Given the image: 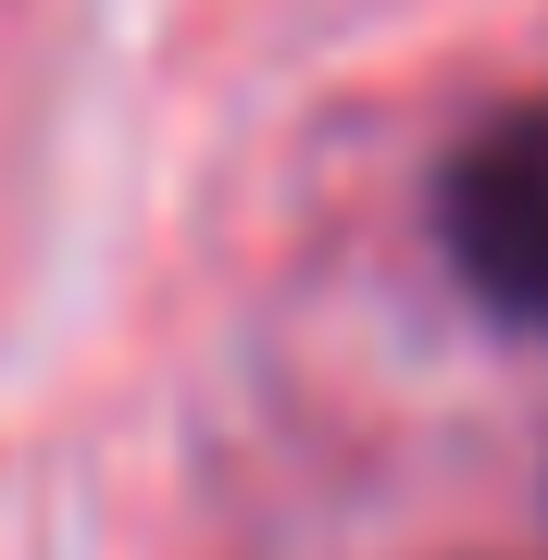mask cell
Returning a JSON list of instances; mask_svg holds the SVG:
<instances>
[{
	"label": "cell",
	"mask_w": 548,
	"mask_h": 560,
	"mask_svg": "<svg viewBox=\"0 0 548 560\" xmlns=\"http://www.w3.org/2000/svg\"><path fill=\"white\" fill-rule=\"evenodd\" d=\"M436 249L487 324L548 337V88L462 125L436 162Z\"/></svg>",
	"instance_id": "1"
}]
</instances>
